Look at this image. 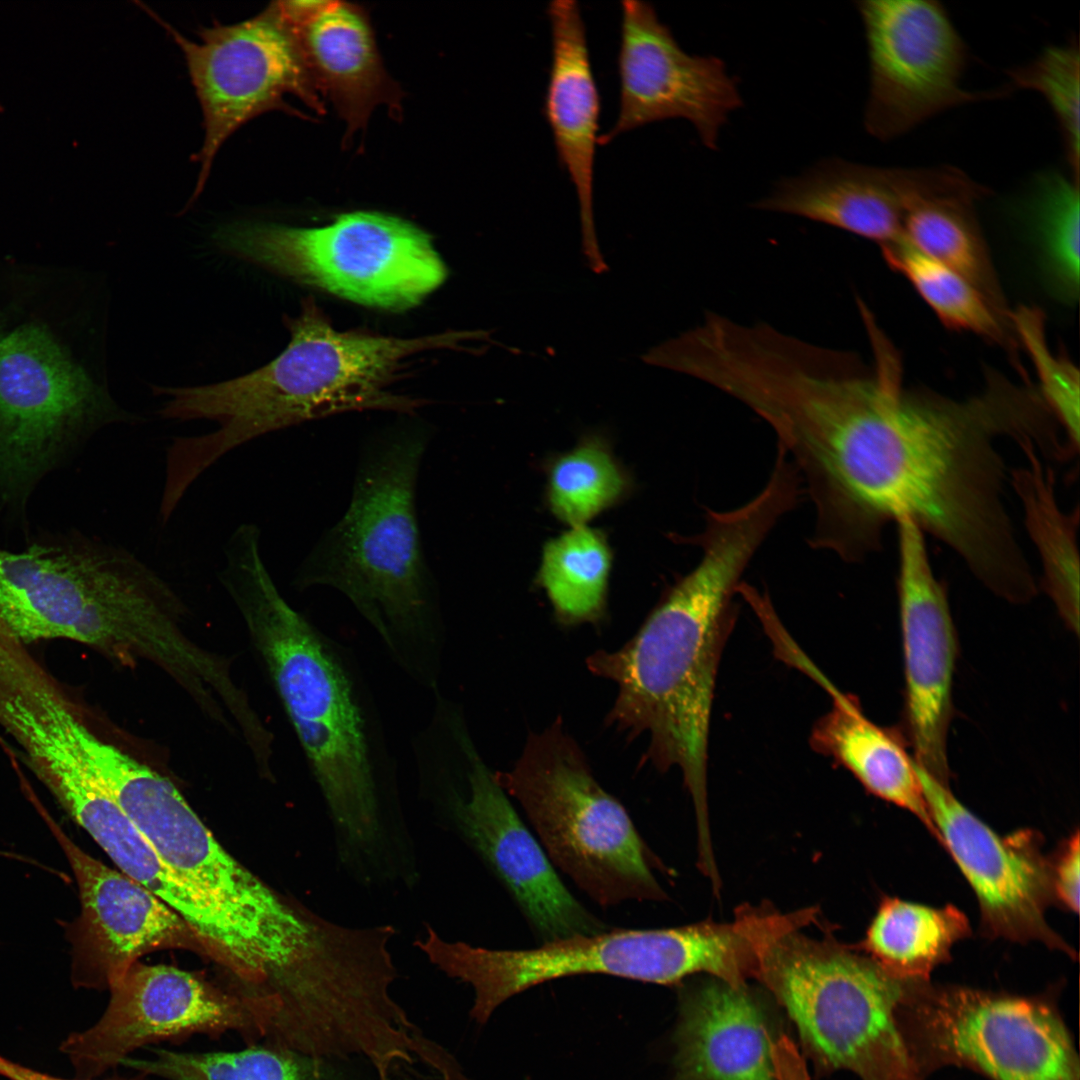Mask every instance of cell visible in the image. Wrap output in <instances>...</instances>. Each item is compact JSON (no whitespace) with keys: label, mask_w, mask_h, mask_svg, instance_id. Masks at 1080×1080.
I'll use <instances>...</instances> for the list:
<instances>
[{"label":"cell","mask_w":1080,"mask_h":1080,"mask_svg":"<svg viewBox=\"0 0 1080 1080\" xmlns=\"http://www.w3.org/2000/svg\"><path fill=\"white\" fill-rule=\"evenodd\" d=\"M861 321L872 364L815 391L783 434L815 506V540L857 562L880 549L887 522L907 516L991 592L1030 601L1037 584L1007 509L997 442L1031 441L1049 460L1062 454V431L1039 391L993 371L965 399L907 387L876 318Z\"/></svg>","instance_id":"obj_1"},{"label":"cell","mask_w":1080,"mask_h":1080,"mask_svg":"<svg viewBox=\"0 0 1080 1080\" xmlns=\"http://www.w3.org/2000/svg\"><path fill=\"white\" fill-rule=\"evenodd\" d=\"M767 535L750 510H708L697 566L622 648L588 660L594 674L618 688L610 720L630 734H648L658 768H680L698 828L708 825V738L718 667L735 620L732 599Z\"/></svg>","instance_id":"obj_2"},{"label":"cell","mask_w":1080,"mask_h":1080,"mask_svg":"<svg viewBox=\"0 0 1080 1080\" xmlns=\"http://www.w3.org/2000/svg\"><path fill=\"white\" fill-rule=\"evenodd\" d=\"M219 579L240 608L344 845L382 841L388 756L344 648L284 599L257 545L231 552Z\"/></svg>","instance_id":"obj_3"},{"label":"cell","mask_w":1080,"mask_h":1080,"mask_svg":"<svg viewBox=\"0 0 1080 1080\" xmlns=\"http://www.w3.org/2000/svg\"><path fill=\"white\" fill-rule=\"evenodd\" d=\"M285 323L290 341L266 365L222 382L161 389L162 418L217 425L179 438V458L191 473L202 475L235 448L309 420L356 410L412 413L424 402L390 390L405 361L483 338L480 330L417 338L339 332L313 299L304 300L300 314Z\"/></svg>","instance_id":"obj_4"},{"label":"cell","mask_w":1080,"mask_h":1080,"mask_svg":"<svg viewBox=\"0 0 1080 1080\" xmlns=\"http://www.w3.org/2000/svg\"><path fill=\"white\" fill-rule=\"evenodd\" d=\"M424 432L372 440L360 459L343 517L299 568L296 585L341 592L371 625L393 660L436 689L445 632L416 513Z\"/></svg>","instance_id":"obj_5"},{"label":"cell","mask_w":1080,"mask_h":1080,"mask_svg":"<svg viewBox=\"0 0 1080 1080\" xmlns=\"http://www.w3.org/2000/svg\"><path fill=\"white\" fill-rule=\"evenodd\" d=\"M495 775L554 867L598 905L667 898L654 874L657 857L559 721L530 736L513 768Z\"/></svg>","instance_id":"obj_6"},{"label":"cell","mask_w":1080,"mask_h":1080,"mask_svg":"<svg viewBox=\"0 0 1080 1080\" xmlns=\"http://www.w3.org/2000/svg\"><path fill=\"white\" fill-rule=\"evenodd\" d=\"M757 978L785 1008L821 1067L847 1069L862 1080H922L897 1017L915 981L892 975L846 946L798 932L771 948Z\"/></svg>","instance_id":"obj_7"},{"label":"cell","mask_w":1080,"mask_h":1080,"mask_svg":"<svg viewBox=\"0 0 1080 1080\" xmlns=\"http://www.w3.org/2000/svg\"><path fill=\"white\" fill-rule=\"evenodd\" d=\"M88 764L166 866L242 934L268 986L299 950L307 908L277 893L229 854L169 779L103 740Z\"/></svg>","instance_id":"obj_8"},{"label":"cell","mask_w":1080,"mask_h":1080,"mask_svg":"<svg viewBox=\"0 0 1080 1080\" xmlns=\"http://www.w3.org/2000/svg\"><path fill=\"white\" fill-rule=\"evenodd\" d=\"M225 252L358 304L411 308L437 289L447 269L429 234L372 211L338 216L322 227L237 221L219 227Z\"/></svg>","instance_id":"obj_9"},{"label":"cell","mask_w":1080,"mask_h":1080,"mask_svg":"<svg viewBox=\"0 0 1080 1080\" xmlns=\"http://www.w3.org/2000/svg\"><path fill=\"white\" fill-rule=\"evenodd\" d=\"M158 575L91 540L0 548V620L23 643L66 639L114 657L137 635Z\"/></svg>","instance_id":"obj_10"},{"label":"cell","mask_w":1080,"mask_h":1080,"mask_svg":"<svg viewBox=\"0 0 1080 1080\" xmlns=\"http://www.w3.org/2000/svg\"><path fill=\"white\" fill-rule=\"evenodd\" d=\"M897 1017L921 1073L951 1064L992 1080H1079L1071 1036L1045 1000L913 982Z\"/></svg>","instance_id":"obj_11"},{"label":"cell","mask_w":1080,"mask_h":1080,"mask_svg":"<svg viewBox=\"0 0 1080 1080\" xmlns=\"http://www.w3.org/2000/svg\"><path fill=\"white\" fill-rule=\"evenodd\" d=\"M447 728L464 782L438 727L437 731L464 786L434 745L420 736L414 753L423 783L440 793L458 829L512 897L537 938L545 943L609 929L563 883L481 758L459 714L447 719Z\"/></svg>","instance_id":"obj_12"},{"label":"cell","mask_w":1080,"mask_h":1080,"mask_svg":"<svg viewBox=\"0 0 1080 1080\" xmlns=\"http://www.w3.org/2000/svg\"><path fill=\"white\" fill-rule=\"evenodd\" d=\"M127 420L43 318L0 312V486L22 491L82 432Z\"/></svg>","instance_id":"obj_13"},{"label":"cell","mask_w":1080,"mask_h":1080,"mask_svg":"<svg viewBox=\"0 0 1080 1080\" xmlns=\"http://www.w3.org/2000/svg\"><path fill=\"white\" fill-rule=\"evenodd\" d=\"M148 12L182 51L202 110L204 140L195 157L200 171L193 200L219 149L245 123L286 107L287 95L319 105L297 38L277 2L244 21L203 27L199 41Z\"/></svg>","instance_id":"obj_14"},{"label":"cell","mask_w":1080,"mask_h":1080,"mask_svg":"<svg viewBox=\"0 0 1080 1080\" xmlns=\"http://www.w3.org/2000/svg\"><path fill=\"white\" fill-rule=\"evenodd\" d=\"M856 6L868 48L864 125L871 136L889 141L948 109L1007 93L961 86L967 47L939 1L864 0Z\"/></svg>","instance_id":"obj_15"},{"label":"cell","mask_w":1080,"mask_h":1080,"mask_svg":"<svg viewBox=\"0 0 1080 1080\" xmlns=\"http://www.w3.org/2000/svg\"><path fill=\"white\" fill-rule=\"evenodd\" d=\"M108 989L110 1000L102 1017L61 1046L83 1079L101 1075L150 1043L231 1030L249 1043L264 1038L243 998L172 966L138 961Z\"/></svg>","instance_id":"obj_16"},{"label":"cell","mask_w":1080,"mask_h":1080,"mask_svg":"<svg viewBox=\"0 0 1080 1080\" xmlns=\"http://www.w3.org/2000/svg\"><path fill=\"white\" fill-rule=\"evenodd\" d=\"M915 761V760H914ZM923 795L938 831L978 900L984 928L1017 942L1040 941L1071 953L1045 918L1054 897L1051 864L1038 837L1027 831L1001 837L915 762Z\"/></svg>","instance_id":"obj_17"},{"label":"cell","mask_w":1080,"mask_h":1080,"mask_svg":"<svg viewBox=\"0 0 1080 1080\" xmlns=\"http://www.w3.org/2000/svg\"><path fill=\"white\" fill-rule=\"evenodd\" d=\"M617 69L619 112L599 144L647 123L683 118L706 147L715 149L721 127L742 105L725 64L685 52L645 1L621 2Z\"/></svg>","instance_id":"obj_18"},{"label":"cell","mask_w":1080,"mask_h":1080,"mask_svg":"<svg viewBox=\"0 0 1080 1080\" xmlns=\"http://www.w3.org/2000/svg\"><path fill=\"white\" fill-rule=\"evenodd\" d=\"M74 874L80 913L66 928L72 979L109 988L138 959L167 948L203 949L187 923L147 888L79 847L32 799Z\"/></svg>","instance_id":"obj_19"},{"label":"cell","mask_w":1080,"mask_h":1080,"mask_svg":"<svg viewBox=\"0 0 1080 1080\" xmlns=\"http://www.w3.org/2000/svg\"><path fill=\"white\" fill-rule=\"evenodd\" d=\"M896 523L907 730L915 762L949 783L947 737L957 654L955 628L947 592L931 567L924 532L907 516Z\"/></svg>","instance_id":"obj_20"},{"label":"cell","mask_w":1080,"mask_h":1080,"mask_svg":"<svg viewBox=\"0 0 1080 1080\" xmlns=\"http://www.w3.org/2000/svg\"><path fill=\"white\" fill-rule=\"evenodd\" d=\"M965 177L946 165L889 168L833 158L783 179L754 207L832 226L883 249L903 240L905 214L917 199L953 188Z\"/></svg>","instance_id":"obj_21"},{"label":"cell","mask_w":1080,"mask_h":1080,"mask_svg":"<svg viewBox=\"0 0 1080 1080\" xmlns=\"http://www.w3.org/2000/svg\"><path fill=\"white\" fill-rule=\"evenodd\" d=\"M547 14L551 27V64L544 114L559 161L576 191L583 254L590 269L601 274L608 266L598 245L593 212L600 96L578 2L551 1Z\"/></svg>","instance_id":"obj_22"},{"label":"cell","mask_w":1080,"mask_h":1080,"mask_svg":"<svg viewBox=\"0 0 1080 1080\" xmlns=\"http://www.w3.org/2000/svg\"><path fill=\"white\" fill-rule=\"evenodd\" d=\"M674 1041L673 1080H778L776 1041L744 987L717 979L685 991Z\"/></svg>","instance_id":"obj_23"},{"label":"cell","mask_w":1080,"mask_h":1080,"mask_svg":"<svg viewBox=\"0 0 1080 1080\" xmlns=\"http://www.w3.org/2000/svg\"><path fill=\"white\" fill-rule=\"evenodd\" d=\"M793 666L806 672L832 699L810 735L817 753L847 769L871 794L913 814L940 842L911 758L896 736L870 720L855 696L837 689L804 654Z\"/></svg>","instance_id":"obj_24"},{"label":"cell","mask_w":1080,"mask_h":1080,"mask_svg":"<svg viewBox=\"0 0 1080 1080\" xmlns=\"http://www.w3.org/2000/svg\"><path fill=\"white\" fill-rule=\"evenodd\" d=\"M307 69L352 123L384 100L387 79L372 31L358 8L332 1H281Z\"/></svg>","instance_id":"obj_25"},{"label":"cell","mask_w":1080,"mask_h":1080,"mask_svg":"<svg viewBox=\"0 0 1080 1080\" xmlns=\"http://www.w3.org/2000/svg\"><path fill=\"white\" fill-rule=\"evenodd\" d=\"M1026 462L1009 473L1025 529L1042 567V587L1065 625L1079 632V507L1065 512L1057 502L1054 472L1044 466L1031 441L1018 443Z\"/></svg>","instance_id":"obj_26"},{"label":"cell","mask_w":1080,"mask_h":1080,"mask_svg":"<svg viewBox=\"0 0 1080 1080\" xmlns=\"http://www.w3.org/2000/svg\"><path fill=\"white\" fill-rule=\"evenodd\" d=\"M988 190L972 182L917 199L903 221V239L922 254L952 269L989 301L1004 320L1010 312L987 253L974 203Z\"/></svg>","instance_id":"obj_27"},{"label":"cell","mask_w":1080,"mask_h":1080,"mask_svg":"<svg viewBox=\"0 0 1080 1080\" xmlns=\"http://www.w3.org/2000/svg\"><path fill=\"white\" fill-rule=\"evenodd\" d=\"M969 932V920L953 905L936 908L885 898L868 927L862 949L892 975L924 982Z\"/></svg>","instance_id":"obj_28"},{"label":"cell","mask_w":1080,"mask_h":1080,"mask_svg":"<svg viewBox=\"0 0 1080 1080\" xmlns=\"http://www.w3.org/2000/svg\"><path fill=\"white\" fill-rule=\"evenodd\" d=\"M151 1052L152 1059L127 1057L121 1064L168 1080H351L336 1061L269 1043L236 1052Z\"/></svg>","instance_id":"obj_29"},{"label":"cell","mask_w":1080,"mask_h":1080,"mask_svg":"<svg viewBox=\"0 0 1080 1080\" xmlns=\"http://www.w3.org/2000/svg\"><path fill=\"white\" fill-rule=\"evenodd\" d=\"M1079 195V180L1050 170L1034 179L1023 205L1042 276L1067 304L1079 295Z\"/></svg>","instance_id":"obj_30"},{"label":"cell","mask_w":1080,"mask_h":1080,"mask_svg":"<svg viewBox=\"0 0 1080 1080\" xmlns=\"http://www.w3.org/2000/svg\"><path fill=\"white\" fill-rule=\"evenodd\" d=\"M886 263L914 286L938 318L952 329L980 335L1008 348L1006 322L985 296L961 275L922 254L904 239L881 249Z\"/></svg>","instance_id":"obj_31"},{"label":"cell","mask_w":1080,"mask_h":1080,"mask_svg":"<svg viewBox=\"0 0 1080 1080\" xmlns=\"http://www.w3.org/2000/svg\"><path fill=\"white\" fill-rule=\"evenodd\" d=\"M609 566L603 537L584 526L573 527L545 546L540 579L561 618L576 622L599 616Z\"/></svg>","instance_id":"obj_32"},{"label":"cell","mask_w":1080,"mask_h":1080,"mask_svg":"<svg viewBox=\"0 0 1080 1080\" xmlns=\"http://www.w3.org/2000/svg\"><path fill=\"white\" fill-rule=\"evenodd\" d=\"M623 488V476L611 456L591 442L555 463L549 499L560 519L578 527L614 502Z\"/></svg>","instance_id":"obj_33"},{"label":"cell","mask_w":1080,"mask_h":1080,"mask_svg":"<svg viewBox=\"0 0 1080 1080\" xmlns=\"http://www.w3.org/2000/svg\"><path fill=\"white\" fill-rule=\"evenodd\" d=\"M1012 86L1039 92L1055 114L1071 176L1079 180L1080 55L1077 40L1052 45L1031 62L1008 71Z\"/></svg>","instance_id":"obj_34"},{"label":"cell","mask_w":1080,"mask_h":1080,"mask_svg":"<svg viewBox=\"0 0 1080 1080\" xmlns=\"http://www.w3.org/2000/svg\"><path fill=\"white\" fill-rule=\"evenodd\" d=\"M1009 321L1021 339L1039 379V393L1060 426L1069 446L1077 453L1080 444L1079 371L1047 345L1044 317L1033 307L1010 312Z\"/></svg>","instance_id":"obj_35"},{"label":"cell","mask_w":1080,"mask_h":1080,"mask_svg":"<svg viewBox=\"0 0 1080 1080\" xmlns=\"http://www.w3.org/2000/svg\"><path fill=\"white\" fill-rule=\"evenodd\" d=\"M1079 833L1076 831L1067 843L1054 866H1051L1052 890L1066 908L1079 911Z\"/></svg>","instance_id":"obj_36"},{"label":"cell","mask_w":1080,"mask_h":1080,"mask_svg":"<svg viewBox=\"0 0 1080 1080\" xmlns=\"http://www.w3.org/2000/svg\"><path fill=\"white\" fill-rule=\"evenodd\" d=\"M0 1075L8 1080H70L55 1077L49 1074H45L34 1069L22 1066L18 1063L12 1062L2 1056H0ZM144 1074H139L132 1078L114 1077L105 1080H143ZM91 1080V1079H80Z\"/></svg>","instance_id":"obj_37"},{"label":"cell","mask_w":1080,"mask_h":1080,"mask_svg":"<svg viewBox=\"0 0 1080 1080\" xmlns=\"http://www.w3.org/2000/svg\"><path fill=\"white\" fill-rule=\"evenodd\" d=\"M776 1074L778 1080H810L803 1058L795 1053L785 1054L777 1060Z\"/></svg>","instance_id":"obj_38"},{"label":"cell","mask_w":1080,"mask_h":1080,"mask_svg":"<svg viewBox=\"0 0 1080 1080\" xmlns=\"http://www.w3.org/2000/svg\"><path fill=\"white\" fill-rule=\"evenodd\" d=\"M2 110H3V109H2V107H1V105H0V111H2Z\"/></svg>","instance_id":"obj_39"}]
</instances>
